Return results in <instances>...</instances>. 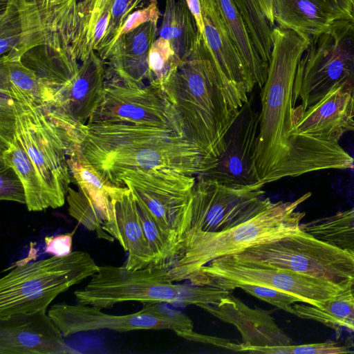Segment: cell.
<instances>
[{
  "mask_svg": "<svg viewBox=\"0 0 354 354\" xmlns=\"http://www.w3.org/2000/svg\"><path fill=\"white\" fill-rule=\"evenodd\" d=\"M199 286L233 290L245 283L265 286L317 306L345 290L330 282L290 270L238 262L223 257L202 266L187 280Z\"/></svg>",
  "mask_w": 354,
  "mask_h": 354,
  "instance_id": "30bf717a",
  "label": "cell"
},
{
  "mask_svg": "<svg viewBox=\"0 0 354 354\" xmlns=\"http://www.w3.org/2000/svg\"><path fill=\"white\" fill-rule=\"evenodd\" d=\"M69 214L90 231H95L99 238L113 241V237L104 228L113 218L84 189L78 187V191L68 187L66 194Z\"/></svg>",
  "mask_w": 354,
  "mask_h": 354,
  "instance_id": "d6a6232c",
  "label": "cell"
},
{
  "mask_svg": "<svg viewBox=\"0 0 354 354\" xmlns=\"http://www.w3.org/2000/svg\"><path fill=\"white\" fill-rule=\"evenodd\" d=\"M351 21L354 24V3H353L352 13H351Z\"/></svg>",
  "mask_w": 354,
  "mask_h": 354,
  "instance_id": "681fc988",
  "label": "cell"
},
{
  "mask_svg": "<svg viewBox=\"0 0 354 354\" xmlns=\"http://www.w3.org/2000/svg\"><path fill=\"white\" fill-rule=\"evenodd\" d=\"M77 3L59 0L47 6H17L1 1L0 62L20 59L40 45L70 48L77 25Z\"/></svg>",
  "mask_w": 354,
  "mask_h": 354,
  "instance_id": "ba28073f",
  "label": "cell"
},
{
  "mask_svg": "<svg viewBox=\"0 0 354 354\" xmlns=\"http://www.w3.org/2000/svg\"><path fill=\"white\" fill-rule=\"evenodd\" d=\"M353 86L349 82L336 84L324 97L300 115L296 123L297 132L339 142L344 133L354 131Z\"/></svg>",
  "mask_w": 354,
  "mask_h": 354,
  "instance_id": "d6986e66",
  "label": "cell"
},
{
  "mask_svg": "<svg viewBox=\"0 0 354 354\" xmlns=\"http://www.w3.org/2000/svg\"><path fill=\"white\" fill-rule=\"evenodd\" d=\"M301 229L323 241L354 252V206L301 223Z\"/></svg>",
  "mask_w": 354,
  "mask_h": 354,
  "instance_id": "1f68e13d",
  "label": "cell"
},
{
  "mask_svg": "<svg viewBox=\"0 0 354 354\" xmlns=\"http://www.w3.org/2000/svg\"><path fill=\"white\" fill-rule=\"evenodd\" d=\"M20 59L36 76L43 91L44 106L48 108L57 104L80 68L70 48L50 45L33 47Z\"/></svg>",
  "mask_w": 354,
  "mask_h": 354,
  "instance_id": "7402d4cb",
  "label": "cell"
},
{
  "mask_svg": "<svg viewBox=\"0 0 354 354\" xmlns=\"http://www.w3.org/2000/svg\"><path fill=\"white\" fill-rule=\"evenodd\" d=\"M312 195L307 192L293 201L271 200L249 219L217 232H197L184 236L180 250L166 274L174 282L187 281L202 266L225 256L274 241L301 230L305 212L299 206Z\"/></svg>",
  "mask_w": 354,
  "mask_h": 354,
  "instance_id": "277c9868",
  "label": "cell"
},
{
  "mask_svg": "<svg viewBox=\"0 0 354 354\" xmlns=\"http://www.w3.org/2000/svg\"><path fill=\"white\" fill-rule=\"evenodd\" d=\"M310 37L275 26L268 77L261 88L259 131L252 158L256 182L266 185L286 178L328 169L354 168V158L339 142L297 132L293 86Z\"/></svg>",
  "mask_w": 354,
  "mask_h": 354,
  "instance_id": "6da1fadb",
  "label": "cell"
},
{
  "mask_svg": "<svg viewBox=\"0 0 354 354\" xmlns=\"http://www.w3.org/2000/svg\"><path fill=\"white\" fill-rule=\"evenodd\" d=\"M160 16V12L158 6V0H150L147 6L133 11L127 17L120 28L115 41L122 35L135 29L145 22L158 23Z\"/></svg>",
  "mask_w": 354,
  "mask_h": 354,
  "instance_id": "60d3db41",
  "label": "cell"
},
{
  "mask_svg": "<svg viewBox=\"0 0 354 354\" xmlns=\"http://www.w3.org/2000/svg\"><path fill=\"white\" fill-rule=\"evenodd\" d=\"M158 34V23L147 21L120 36L104 62L106 79L140 86L149 82L148 55Z\"/></svg>",
  "mask_w": 354,
  "mask_h": 354,
  "instance_id": "ffe728a7",
  "label": "cell"
},
{
  "mask_svg": "<svg viewBox=\"0 0 354 354\" xmlns=\"http://www.w3.org/2000/svg\"><path fill=\"white\" fill-rule=\"evenodd\" d=\"M352 103H353L352 104H353V112H354V86L352 90Z\"/></svg>",
  "mask_w": 354,
  "mask_h": 354,
  "instance_id": "c3c4849f",
  "label": "cell"
},
{
  "mask_svg": "<svg viewBox=\"0 0 354 354\" xmlns=\"http://www.w3.org/2000/svg\"><path fill=\"white\" fill-rule=\"evenodd\" d=\"M117 124L158 127L186 136L178 109L160 86L128 84L106 79L87 124Z\"/></svg>",
  "mask_w": 354,
  "mask_h": 354,
  "instance_id": "8fae6325",
  "label": "cell"
},
{
  "mask_svg": "<svg viewBox=\"0 0 354 354\" xmlns=\"http://www.w3.org/2000/svg\"><path fill=\"white\" fill-rule=\"evenodd\" d=\"M274 20L279 27L309 37L342 19L320 0H274Z\"/></svg>",
  "mask_w": 354,
  "mask_h": 354,
  "instance_id": "cb8c5ba5",
  "label": "cell"
},
{
  "mask_svg": "<svg viewBox=\"0 0 354 354\" xmlns=\"http://www.w3.org/2000/svg\"><path fill=\"white\" fill-rule=\"evenodd\" d=\"M351 292H352V294L354 296V285L351 287Z\"/></svg>",
  "mask_w": 354,
  "mask_h": 354,
  "instance_id": "f907efd6",
  "label": "cell"
},
{
  "mask_svg": "<svg viewBox=\"0 0 354 354\" xmlns=\"http://www.w3.org/2000/svg\"><path fill=\"white\" fill-rule=\"evenodd\" d=\"M114 0H81L77 3V25L71 52L83 62L95 52L106 34Z\"/></svg>",
  "mask_w": 354,
  "mask_h": 354,
  "instance_id": "d4e9b609",
  "label": "cell"
},
{
  "mask_svg": "<svg viewBox=\"0 0 354 354\" xmlns=\"http://www.w3.org/2000/svg\"><path fill=\"white\" fill-rule=\"evenodd\" d=\"M239 288L291 314L293 312L292 305L298 302L302 303L301 300L295 295L265 286L245 283L239 286Z\"/></svg>",
  "mask_w": 354,
  "mask_h": 354,
  "instance_id": "74e56055",
  "label": "cell"
},
{
  "mask_svg": "<svg viewBox=\"0 0 354 354\" xmlns=\"http://www.w3.org/2000/svg\"><path fill=\"white\" fill-rule=\"evenodd\" d=\"M162 88L180 115L187 138L215 167L241 111L224 95L203 35Z\"/></svg>",
  "mask_w": 354,
  "mask_h": 354,
  "instance_id": "3957f363",
  "label": "cell"
},
{
  "mask_svg": "<svg viewBox=\"0 0 354 354\" xmlns=\"http://www.w3.org/2000/svg\"><path fill=\"white\" fill-rule=\"evenodd\" d=\"M292 314L315 321L335 329L346 328L354 332V296L351 288L317 306L304 303L292 305Z\"/></svg>",
  "mask_w": 354,
  "mask_h": 354,
  "instance_id": "f546056e",
  "label": "cell"
},
{
  "mask_svg": "<svg viewBox=\"0 0 354 354\" xmlns=\"http://www.w3.org/2000/svg\"><path fill=\"white\" fill-rule=\"evenodd\" d=\"M260 57L268 64L271 58L272 29L257 0H234Z\"/></svg>",
  "mask_w": 354,
  "mask_h": 354,
  "instance_id": "836d02e7",
  "label": "cell"
},
{
  "mask_svg": "<svg viewBox=\"0 0 354 354\" xmlns=\"http://www.w3.org/2000/svg\"><path fill=\"white\" fill-rule=\"evenodd\" d=\"M68 156L69 170L78 187L85 189L104 209L113 214L111 201L120 198L129 188L116 185L104 177L85 158L80 146L71 149Z\"/></svg>",
  "mask_w": 354,
  "mask_h": 354,
  "instance_id": "83f0119b",
  "label": "cell"
},
{
  "mask_svg": "<svg viewBox=\"0 0 354 354\" xmlns=\"http://www.w3.org/2000/svg\"><path fill=\"white\" fill-rule=\"evenodd\" d=\"M0 147L5 149L15 136V114L13 100L1 92L0 102Z\"/></svg>",
  "mask_w": 354,
  "mask_h": 354,
  "instance_id": "ab89813d",
  "label": "cell"
},
{
  "mask_svg": "<svg viewBox=\"0 0 354 354\" xmlns=\"http://www.w3.org/2000/svg\"><path fill=\"white\" fill-rule=\"evenodd\" d=\"M343 82L354 84V24L347 19L335 21L310 37L294 81L295 122L336 84Z\"/></svg>",
  "mask_w": 354,
  "mask_h": 354,
  "instance_id": "52a82bcc",
  "label": "cell"
},
{
  "mask_svg": "<svg viewBox=\"0 0 354 354\" xmlns=\"http://www.w3.org/2000/svg\"><path fill=\"white\" fill-rule=\"evenodd\" d=\"M111 203L113 218L104 230L116 239L128 252L124 266L129 270L156 266L133 192L128 189L120 198L113 200Z\"/></svg>",
  "mask_w": 354,
  "mask_h": 354,
  "instance_id": "603a6c76",
  "label": "cell"
},
{
  "mask_svg": "<svg viewBox=\"0 0 354 354\" xmlns=\"http://www.w3.org/2000/svg\"><path fill=\"white\" fill-rule=\"evenodd\" d=\"M17 6H34L40 3V0H1Z\"/></svg>",
  "mask_w": 354,
  "mask_h": 354,
  "instance_id": "bcb514c9",
  "label": "cell"
},
{
  "mask_svg": "<svg viewBox=\"0 0 354 354\" xmlns=\"http://www.w3.org/2000/svg\"><path fill=\"white\" fill-rule=\"evenodd\" d=\"M263 186L258 183L230 185L198 176L192 190L185 234L221 232L249 219L270 201L264 196Z\"/></svg>",
  "mask_w": 354,
  "mask_h": 354,
  "instance_id": "5bb4252c",
  "label": "cell"
},
{
  "mask_svg": "<svg viewBox=\"0 0 354 354\" xmlns=\"http://www.w3.org/2000/svg\"><path fill=\"white\" fill-rule=\"evenodd\" d=\"M198 306L234 326L245 346L263 347L292 344V339L278 326L268 311L251 308L231 293L216 304Z\"/></svg>",
  "mask_w": 354,
  "mask_h": 354,
  "instance_id": "ac0fdd59",
  "label": "cell"
},
{
  "mask_svg": "<svg viewBox=\"0 0 354 354\" xmlns=\"http://www.w3.org/2000/svg\"><path fill=\"white\" fill-rule=\"evenodd\" d=\"M195 183L194 176L170 169H138L124 172L114 184L127 187L180 250L189 223Z\"/></svg>",
  "mask_w": 354,
  "mask_h": 354,
  "instance_id": "7c38bea8",
  "label": "cell"
},
{
  "mask_svg": "<svg viewBox=\"0 0 354 354\" xmlns=\"http://www.w3.org/2000/svg\"><path fill=\"white\" fill-rule=\"evenodd\" d=\"M333 11L339 15L342 19L351 21V13L354 0H320Z\"/></svg>",
  "mask_w": 354,
  "mask_h": 354,
  "instance_id": "7bdbcfd3",
  "label": "cell"
},
{
  "mask_svg": "<svg viewBox=\"0 0 354 354\" xmlns=\"http://www.w3.org/2000/svg\"><path fill=\"white\" fill-rule=\"evenodd\" d=\"M0 199L26 204L24 185L12 167L1 162Z\"/></svg>",
  "mask_w": 354,
  "mask_h": 354,
  "instance_id": "f35d334b",
  "label": "cell"
},
{
  "mask_svg": "<svg viewBox=\"0 0 354 354\" xmlns=\"http://www.w3.org/2000/svg\"><path fill=\"white\" fill-rule=\"evenodd\" d=\"M13 106L15 136L41 178L50 208L60 207L65 203L71 183L66 156L72 138L54 122L43 106L15 100Z\"/></svg>",
  "mask_w": 354,
  "mask_h": 354,
  "instance_id": "9c48e42d",
  "label": "cell"
},
{
  "mask_svg": "<svg viewBox=\"0 0 354 354\" xmlns=\"http://www.w3.org/2000/svg\"><path fill=\"white\" fill-rule=\"evenodd\" d=\"M75 230L71 232L46 236V252L55 256H63L72 252L73 237Z\"/></svg>",
  "mask_w": 354,
  "mask_h": 354,
  "instance_id": "b9f144b4",
  "label": "cell"
},
{
  "mask_svg": "<svg viewBox=\"0 0 354 354\" xmlns=\"http://www.w3.org/2000/svg\"><path fill=\"white\" fill-rule=\"evenodd\" d=\"M158 35L169 41L182 60L188 56L201 33L185 0H165Z\"/></svg>",
  "mask_w": 354,
  "mask_h": 354,
  "instance_id": "4316f807",
  "label": "cell"
},
{
  "mask_svg": "<svg viewBox=\"0 0 354 354\" xmlns=\"http://www.w3.org/2000/svg\"><path fill=\"white\" fill-rule=\"evenodd\" d=\"M238 262L293 271L346 290L354 285V252L301 229L277 241L225 256Z\"/></svg>",
  "mask_w": 354,
  "mask_h": 354,
  "instance_id": "8992f818",
  "label": "cell"
},
{
  "mask_svg": "<svg viewBox=\"0 0 354 354\" xmlns=\"http://www.w3.org/2000/svg\"><path fill=\"white\" fill-rule=\"evenodd\" d=\"M82 62L57 104L46 108L57 115L85 124L100 98L106 82V68L104 61L95 50Z\"/></svg>",
  "mask_w": 354,
  "mask_h": 354,
  "instance_id": "44dd1931",
  "label": "cell"
},
{
  "mask_svg": "<svg viewBox=\"0 0 354 354\" xmlns=\"http://www.w3.org/2000/svg\"><path fill=\"white\" fill-rule=\"evenodd\" d=\"M0 91L19 102L37 106L46 105L36 76L20 59L0 62Z\"/></svg>",
  "mask_w": 354,
  "mask_h": 354,
  "instance_id": "4dcf8cb0",
  "label": "cell"
},
{
  "mask_svg": "<svg viewBox=\"0 0 354 354\" xmlns=\"http://www.w3.org/2000/svg\"><path fill=\"white\" fill-rule=\"evenodd\" d=\"M136 200L145 234L153 253L155 266L167 268L178 256L180 246L154 219L146 207Z\"/></svg>",
  "mask_w": 354,
  "mask_h": 354,
  "instance_id": "e575fe53",
  "label": "cell"
},
{
  "mask_svg": "<svg viewBox=\"0 0 354 354\" xmlns=\"http://www.w3.org/2000/svg\"><path fill=\"white\" fill-rule=\"evenodd\" d=\"M188 8L194 15L197 24L199 32L203 35L204 24L200 0H185Z\"/></svg>",
  "mask_w": 354,
  "mask_h": 354,
  "instance_id": "ee69618b",
  "label": "cell"
},
{
  "mask_svg": "<svg viewBox=\"0 0 354 354\" xmlns=\"http://www.w3.org/2000/svg\"><path fill=\"white\" fill-rule=\"evenodd\" d=\"M259 111L249 100L243 105L226 139V148L216 166L200 176L230 185L256 183L252 158L259 131Z\"/></svg>",
  "mask_w": 354,
  "mask_h": 354,
  "instance_id": "2e32d148",
  "label": "cell"
},
{
  "mask_svg": "<svg viewBox=\"0 0 354 354\" xmlns=\"http://www.w3.org/2000/svg\"><path fill=\"white\" fill-rule=\"evenodd\" d=\"M80 147L89 162L113 184L128 170L170 169L198 176L213 167L188 138L153 127L86 124Z\"/></svg>",
  "mask_w": 354,
  "mask_h": 354,
  "instance_id": "7a4b0ae2",
  "label": "cell"
},
{
  "mask_svg": "<svg viewBox=\"0 0 354 354\" xmlns=\"http://www.w3.org/2000/svg\"><path fill=\"white\" fill-rule=\"evenodd\" d=\"M166 304L145 303L138 312L115 315L105 313L101 308L91 305L56 304L50 306L48 314L64 337L101 329L120 333L169 329L178 335L193 330V322L187 315Z\"/></svg>",
  "mask_w": 354,
  "mask_h": 354,
  "instance_id": "4fadbf2b",
  "label": "cell"
},
{
  "mask_svg": "<svg viewBox=\"0 0 354 354\" xmlns=\"http://www.w3.org/2000/svg\"><path fill=\"white\" fill-rule=\"evenodd\" d=\"M46 310L0 319V354L73 353Z\"/></svg>",
  "mask_w": 354,
  "mask_h": 354,
  "instance_id": "e0dca14e",
  "label": "cell"
},
{
  "mask_svg": "<svg viewBox=\"0 0 354 354\" xmlns=\"http://www.w3.org/2000/svg\"><path fill=\"white\" fill-rule=\"evenodd\" d=\"M182 62L169 41L158 37L152 44L148 55L149 84H157L162 88Z\"/></svg>",
  "mask_w": 354,
  "mask_h": 354,
  "instance_id": "d590c367",
  "label": "cell"
},
{
  "mask_svg": "<svg viewBox=\"0 0 354 354\" xmlns=\"http://www.w3.org/2000/svg\"><path fill=\"white\" fill-rule=\"evenodd\" d=\"M204 24L203 37L209 49L224 95L240 111L256 86L246 69L228 28L214 0H200Z\"/></svg>",
  "mask_w": 354,
  "mask_h": 354,
  "instance_id": "9a60e30c",
  "label": "cell"
},
{
  "mask_svg": "<svg viewBox=\"0 0 354 354\" xmlns=\"http://www.w3.org/2000/svg\"><path fill=\"white\" fill-rule=\"evenodd\" d=\"M261 9L268 19L274 18V0H257Z\"/></svg>",
  "mask_w": 354,
  "mask_h": 354,
  "instance_id": "f6af8a7d",
  "label": "cell"
},
{
  "mask_svg": "<svg viewBox=\"0 0 354 354\" xmlns=\"http://www.w3.org/2000/svg\"><path fill=\"white\" fill-rule=\"evenodd\" d=\"M228 28L242 61L256 86L261 88L268 77L269 64L258 55L245 21L234 0H214Z\"/></svg>",
  "mask_w": 354,
  "mask_h": 354,
  "instance_id": "484cf974",
  "label": "cell"
},
{
  "mask_svg": "<svg viewBox=\"0 0 354 354\" xmlns=\"http://www.w3.org/2000/svg\"><path fill=\"white\" fill-rule=\"evenodd\" d=\"M99 269L85 251L18 264L0 279V319L46 310L60 294Z\"/></svg>",
  "mask_w": 354,
  "mask_h": 354,
  "instance_id": "5b68a950",
  "label": "cell"
},
{
  "mask_svg": "<svg viewBox=\"0 0 354 354\" xmlns=\"http://www.w3.org/2000/svg\"><path fill=\"white\" fill-rule=\"evenodd\" d=\"M1 162L12 167L21 180L28 211L39 212L50 208L41 178L15 136L8 146L1 151Z\"/></svg>",
  "mask_w": 354,
  "mask_h": 354,
  "instance_id": "f1b7e54d",
  "label": "cell"
},
{
  "mask_svg": "<svg viewBox=\"0 0 354 354\" xmlns=\"http://www.w3.org/2000/svg\"><path fill=\"white\" fill-rule=\"evenodd\" d=\"M59 0H40L39 4L41 6H47Z\"/></svg>",
  "mask_w": 354,
  "mask_h": 354,
  "instance_id": "7dc6e473",
  "label": "cell"
},
{
  "mask_svg": "<svg viewBox=\"0 0 354 354\" xmlns=\"http://www.w3.org/2000/svg\"><path fill=\"white\" fill-rule=\"evenodd\" d=\"M239 352L265 354H339L351 351L348 347L337 342L328 341L303 345H289L283 346H247L241 343Z\"/></svg>",
  "mask_w": 354,
  "mask_h": 354,
  "instance_id": "8d00e7d4",
  "label": "cell"
}]
</instances>
